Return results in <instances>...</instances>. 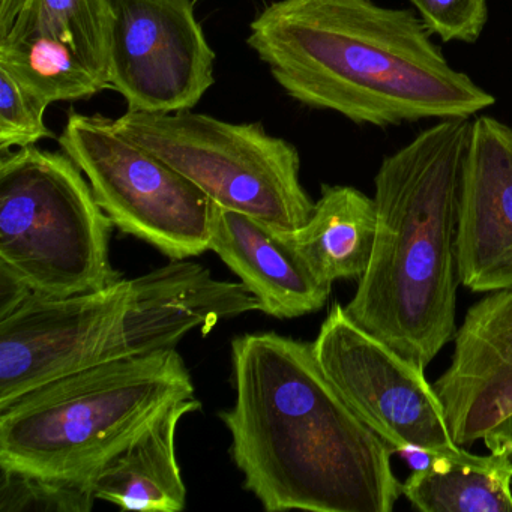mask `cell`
<instances>
[{
  "instance_id": "obj_1",
  "label": "cell",
  "mask_w": 512,
  "mask_h": 512,
  "mask_svg": "<svg viewBox=\"0 0 512 512\" xmlns=\"http://www.w3.org/2000/svg\"><path fill=\"white\" fill-rule=\"evenodd\" d=\"M235 401L220 413L233 461L268 512H391V446L344 400L313 343L275 332L232 341Z\"/></svg>"
},
{
  "instance_id": "obj_2",
  "label": "cell",
  "mask_w": 512,
  "mask_h": 512,
  "mask_svg": "<svg viewBox=\"0 0 512 512\" xmlns=\"http://www.w3.org/2000/svg\"><path fill=\"white\" fill-rule=\"evenodd\" d=\"M431 37L415 11L373 0H275L247 44L293 101L353 124L472 118L494 106Z\"/></svg>"
},
{
  "instance_id": "obj_3",
  "label": "cell",
  "mask_w": 512,
  "mask_h": 512,
  "mask_svg": "<svg viewBox=\"0 0 512 512\" xmlns=\"http://www.w3.org/2000/svg\"><path fill=\"white\" fill-rule=\"evenodd\" d=\"M470 118L442 119L380 164L367 271L346 313L424 368L457 334L458 199Z\"/></svg>"
},
{
  "instance_id": "obj_4",
  "label": "cell",
  "mask_w": 512,
  "mask_h": 512,
  "mask_svg": "<svg viewBox=\"0 0 512 512\" xmlns=\"http://www.w3.org/2000/svg\"><path fill=\"white\" fill-rule=\"evenodd\" d=\"M194 392L176 349L44 383L0 407V467L91 484L107 461Z\"/></svg>"
},
{
  "instance_id": "obj_5",
  "label": "cell",
  "mask_w": 512,
  "mask_h": 512,
  "mask_svg": "<svg viewBox=\"0 0 512 512\" xmlns=\"http://www.w3.org/2000/svg\"><path fill=\"white\" fill-rule=\"evenodd\" d=\"M113 226L65 152H0V268L32 292L68 298L121 280L110 262Z\"/></svg>"
},
{
  "instance_id": "obj_6",
  "label": "cell",
  "mask_w": 512,
  "mask_h": 512,
  "mask_svg": "<svg viewBox=\"0 0 512 512\" xmlns=\"http://www.w3.org/2000/svg\"><path fill=\"white\" fill-rule=\"evenodd\" d=\"M115 125L223 208L283 232L299 229L313 214L298 149L260 122L233 124L184 110L127 112Z\"/></svg>"
},
{
  "instance_id": "obj_7",
  "label": "cell",
  "mask_w": 512,
  "mask_h": 512,
  "mask_svg": "<svg viewBox=\"0 0 512 512\" xmlns=\"http://www.w3.org/2000/svg\"><path fill=\"white\" fill-rule=\"evenodd\" d=\"M58 142L119 230L172 260L209 251L211 197L125 137L115 119L71 110Z\"/></svg>"
},
{
  "instance_id": "obj_8",
  "label": "cell",
  "mask_w": 512,
  "mask_h": 512,
  "mask_svg": "<svg viewBox=\"0 0 512 512\" xmlns=\"http://www.w3.org/2000/svg\"><path fill=\"white\" fill-rule=\"evenodd\" d=\"M320 367L353 412L392 451H442L457 445L424 368L361 328L334 304L313 341Z\"/></svg>"
},
{
  "instance_id": "obj_9",
  "label": "cell",
  "mask_w": 512,
  "mask_h": 512,
  "mask_svg": "<svg viewBox=\"0 0 512 512\" xmlns=\"http://www.w3.org/2000/svg\"><path fill=\"white\" fill-rule=\"evenodd\" d=\"M109 89L127 112L193 110L214 86L217 55L197 22L196 0H107Z\"/></svg>"
},
{
  "instance_id": "obj_10",
  "label": "cell",
  "mask_w": 512,
  "mask_h": 512,
  "mask_svg": "<svg viewBox=\"0 0 512 512\" xmlns=\"http://www.w3.org/2000/svg\"><path fill=\"white\" fill-rule=\"evenodd\" d=\"M130 280L68 298L31 293L0 319V407L85 368L125 358Z\"/></svg>"
},
{
  "instance_id": "obj_11",
  "label": "cell",
  "mask_w": 512,
  "mask_h": 512,
  "mask_svg": "<svg viewBox=\"0 0 512 512\" xmlns=\"http://www.w3.org/2000/svg\"><path fill=\"white\" fill-rule=\"evenodd\" d=\"M107 0H26L0 40V68L47 103L89 100L109 89Z\"/></svg>"
},
{
  "instance_id": "obj_12",
  "label": "cell",
  "mask_w": 512,
  "mask_h": 512,
  "mask_svg": "<svg viewBox=\"0 0 512 512\" xmlns=\"http://www.w3.org/2000/svg\"><path fill=\"white\" fill-rule=\"evenodd\" d=\"M458 278L475 293L512 287V128L472 121L458 199Z\"/></svg>"
},
{
  "instance_id": "obj_13",
  "label": "cell",
  "mask_w": 512,
  "mask_h": 512,
  "mask_svg": "<svg viewBox=\"0 0 512 512\" xmlns=\"http://www.w3.org/2000/svg\"><path fill=\"white\" fill-rule=\"evenodd\" d=\"M448 370L433 383L452 440L470 446L512 412V287L467 310Z\"/></svg>"
},
{
  "instance_id": "obj_14",
  "label": "cell",
  "mask_w": 512,
  "mask_h": 512,
  "mask_svg": "<svg viewBox=\"0 0 512 512\" xmlns=\"http://www.w3.org/2000/svg\"><path fill=\"white\" fill-rule=\"evenodd\" d=\"M130 283L125 358L176 349L194 329L208 334L221 320L260 311L244 284L215 280L209 269L187 259L172 260Z\"/></svg>"
},
{
  "instance_id": "obj_15",
  "label": "cell",
  "mask_w": 512,
  "mask_h": 512,
  "mask_svg": "<svg viewBox=\"0 0 512 512\" xmlns=\"http://www.w3.org/2000/svg\"><path fill=\"white\" fill-rule=\"evenodd\" d=\"M209 250L232 269L268 316H307L322 310L331 295L332 284L311 268L286 232L217 203Z\"/></svg>"
},
{
  "instance_id": "obj_16",
  "label": "cell",
  "mask_w": 512,
  "mask_h": 512,
  "mask_svg": "<svg viewBox=\"0 0 512 512\" xmlns=\"http://www.w3.org/2000/svg\"><path fill=\"white\" fill-rule=\"evenodd\" d=\"M200 407L196 397L173 404L142 436L107 461L91 482L97 500L128 511H184L187 487L176 458V431L179 422Z\"/></svg>"
},
{
  "instance_id": "obj_17",
  "label": "cell",
  "mask_w": 512,
  "mask_h": 512,
  "mask_svg": "<svg viewBox=\"0 0 512 512\" xmlns=\"http://www.w3.org/2000/svg\"><path fill=\"white\" fill-rule=\"evenodd\" d=\"M376 202L347 185H322L310 220L287 239L328 283L361 280L376 239Z\"/></svg>"
},
{
  "instance_id": "obj_18",
  "label": "cell",
  "mask_w": 512,
  "mask_h": 512,
  "mask_svg": "<svg viewBox=\"0 0 512 512\" xmlns=\"http://www.w3.org/2000/svg\"><path fill=\"white\" fill-rule=\"evenodd\" d=\"M403 496L422 512H512V470L500 455L454 445L431 452L403 482Z\"/></svg>"
},
{
  "instance_id": "obj_19",
  "label": "cell",
  "mask_w": 512,
  "mask_h": 512,
  "mask_svg": "<svg viewBox=\"0 0 512 512\" xmlns=\"http://www.w3.org/2000/svg\"><path fill=\"white\" fill-rule=\"evenodd\" d=\"M0 512H89L95 497L89 482L64 481L2 469Z\"/></svg>"
},
{
  "instance_id": "obj_20",
  "label": "cell",
  "mask_w": 512,
  "mask_h": 512,
  "mask_svg": "<svg viewBox=\"0 0 512 512\" xmlns=\"http://www.w3.org/2000/svg\"><path fill=\"white\" fill-rule=\"evenodd\" d=\"M49 106L46 100L32 94L0 68V152L56 139L55 133L44 124V113Z\"/></svg>"
},
{
  "instance_id": "obj_21",
  "label": "cell",
  "mask_w": 512,
  "mask_h": 512,
  "mask_svg": "<svg viewBox=\"0 0 512 512\" xmlns=\"http://www.w3.org/2000/svg\"><path fill=\"white\" fill-rule=\"evenodd\" d=\"M431 35L443 43L475 44L488 22V0H410Z\"/></svg>"
},
{
  "instance_id": "obj_22",
  "label": "cell",
  "mask_w": 512,
  "mask_h": 512,
  "mask_svg": "<svg viewBox=\"0 0 512 512\" xmlns=\"http://www.w3.org/2000/svg\"><path fill=\"white\" fill-rule=\"evenodd\" d=\"M31 293L34 292L16 275L0 268V319L13 313Z\"/></svg>"
},
{
  "instance_id": "obj_23",
  "label": "cell",
  "mask_w": 512,
  "mask_h": 512,
  "mask_svg": "<svg viewBox=\"0 0 512 512\" xmlns=\"http://www.w3.org/2000/svg\"><path fill=\"white\" fill-rule=\"evenodd\" d=\"M485 446L493 454L505 458L506 464L512 470V412L503 416L482 437Z\"/></svg>"
},
{
  "instance_id": "obj_24",
  "label": "cell",
  "mask_w": 512,
  "mask_h": 512,
  "mask_svg": "<svg viewBox=\"0 0 512 512\" xmlns=\"http://www.w3.org/2000/svg\"><path fill=\"white\" fill-rule=\"evenodd\" d=\"M26 0H0V40H4L25 8Z\"/></svg>"
},
{
  "instance_id": "obj_25",
  "label": "cell",
  "mask_w": 512,
  "mask_h": 512,
  "mask_svg": "<svg viewBox=\"0 0 512 512\" xmlns=\"http://www.w3.org/2000/svg\"><path fill=\"white\" fill-rule=\"evenodd\" d=\"M196 2H197V0H196Z\"/></svg>"
}]
</instances>
